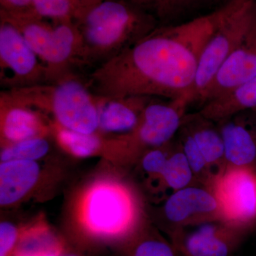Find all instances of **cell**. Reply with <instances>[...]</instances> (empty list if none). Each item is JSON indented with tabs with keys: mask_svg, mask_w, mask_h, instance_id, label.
Here are the masks:
<instances>
[{
	"mask_svg": "<svg viewBox=\"0 0 256 256\" xmlns=\"http://www.w3.org/2000/svg\"><path fill=\"white\" fill-rule=\"evenodd\" d=\"M256 20V0H242L216 28L198 60L190 105L197 104L217 72Z\"/></svg>",
	"mask_w": 256,
	"mask_h": 256,
	"instance_id": "5",
	"label": "cell"
},
{
	"mask_svg": "<svg viewBox=\"0 0 256 256\" xmlns=\"http://www.w3.org/2000/svg\"><path fill=\"white\" fill-rule=\"evenodd\" d=\"M33 0H0V11L14 12L28 11L32 10Z\"/></svg>",
	"mask_w": 256,
	"mask_h": 256,
	"instance_id": "26",
	"label": "cell"
},
{
	"mask_svg": "<svg viewBox=\"0 0 256 256\" xmlns=\"http://www.w3.org/2000/svg\"><path fill=\"white\" fill-rule=\"evenodd\" d=\"M76 24L85 64L97 66L160 25L154 14L130 0H102Z\"/></svg>",
	"mask_w": 256,
	"mask_h": 256,
	"instance_id": "2",
	"label": "cell"
},
{
	"mask_svg": "<svg viewBox=\"0 0 256 256\" xmlns=\"http://www.w3.org/2000/svg\"><path fill=\"white\" fill-rule=\"evenodd\" d=\"M256 77V20L198 100L200 107Z\"/></svg>",
	"mask_w": 256,
	"mask_h": 256,
	"instance_id": "13",
	"label": "cell"
},
{
	"mask_svg": "<svg viewBox=\"0 0 256 256\" xmlns=\"http://www.w3.org/2000/svg\"><path fill=\"white\" fill-rule=\"evenodd\" d=\"M217 3V0H166L158 21L160 25L183 23L190 15Z\"/></svg>",
	"mask_w": 256,
	"mask_h": 256,
	"instance_id": "21",
	"label": "cell"
},
{
	"mask_svg": "<svg viewBox=\"0 0 256 256\" xmlns=\"http://www.w3.org/2000/svg\"><path fill=\"white\" fill-rule=\"evenodd\" d=\"M190 227L192 230L182 229L172 237L174 247L186 256H233L249 234L222 220Z\"/></svg>",
	"mask_w": 256,
	"mask_h": 256,
	"instance_id": "11",
	"label": "cell"
},
{
	"mask_svg": "<svg viewBox=\"0 0 256 256\" xmlns=\"http://www.w3.org/2000/svg\"><path fill=\"white\" fill-rule=\"evenodd\" d=\"M57 139L64 148L78 156H88L94 154L100 148V138L92 134L76 132L62 128L57 132Z\"/></svg>",
	"mask_w": 256,
	"mask_h": 256,
	"instance_id": "23",
	"label": "cell"
},
{
	"mask_svg": "<svg viewBox=\"0 0 256 256\" xmlns=\"http://www.w3.org/2000/svg\"><path fill=\"white\" fill-rule=\"evenodd\" d=\"M190 106L188 97L164 100L154 98L143 110L128 141L152 148L170 144L178 134Z\"/></svg>",
	"mask_w": 256,
	"mask_h": 256,
	"instance_id": "10",
	"label": "cell"
},
{
	"mask_svg": "<svg viewBox=\"0 0 256 256\" xmlns=\"http://www.w3.org/2000/svg\"><path fill=\"white\" fill-rule=\"evenodd\" d=\"M176 136L195 176H202L212 166H224L223 140L214 121L198 111L186 114Z\"/></svg>",
	"mask_w": 256,
	"mask_h": 256,
	"instance_id": "9",
	"label": "cell"
},
{
	"mask_svg": "<svg viewBox=\"0 0 256 256\" xmlns=\"http://www.w3.org/2000/svg\"><path fill=\"white\" fill-rule=\"evenodd\" d=\"M50 149V144L46 140L34 138L26 140L13 143L11 146L5 148L1 153L2 162L14 160H34L40 159L46 154Z\"/></svg>",
	"mask_w": 256,
	"mask_h": 256,
	"instance_id": "24",
	"label": "cell"
},
{
	"mask_svg": "<svg viewBox=\"0 0 256 256\" xmlns=\"http://www.w3.org/2000/svg\"><path fill=\"white\" fill-rule=\"evenodd\" d=\"M220 20L215 10L178 24H160L96 66L88 78L90 90L104 98L188 97L190 102L198 58Z\"/></svg>",
	"mask_w": 256,
	"mask_h": 256,
	"instance_id": "1",
	"label": "cell"
},
{
	"mask_svg": "<svg viewBox=\"0 0 256 256\" xmlns=\"http://www.w3.org/2000/svg\"><path fill=\"white\" fill-rule=\"evenodd\" d=\"M124 256H178V252L172 242L151 234L134 238Z\"/></svg>",
	"mask_w": 256,
	"mask_h": 256,
	"instance_id": "22",
	"label": "cell"
},
{
	"mask_svg": "<svg viewBox=\"0 0 256 256\" xmlns=\"http://www.w3.org/2000/svg\"><path fill=\"white\" fill-rule=\"evenodd\" d=\"M2 133L10 142L16 143L37 138L44 127L37 114L28 106L16 102L6 95L1 94Z\"/></svg>",
	"mask_w": 256,
	"mask_h": 256,
	"instance_id": "16",
	"label": "cell"
},
{
	"mask_svg": "<svg viewBox=\"0 0 256 256\" xmlns=\"http://www.w3.org/2000/svg\"><path fill=\"white\" fill-rule=\"evenodd\" d=\"M102 0H33L32 10L40 18L78 23Z\"/></svg>",
	"mask_w": 256,
	"mask_h": 256,
	"instance_id": "19",
	"label": "cell"
},
{
	"mask_svg": "<svg viewBox=\"0 0 256 256\" xmlns=\"http://www.w3.org/2000/svg\"><path fill=\"white\" fill-rule=\"evenodd\" d=\"M255 109L256 77L204 104L198 112L204 117L217 122L239 112Z\"/></svg>",
	"mask_w": 256,
	"mask_h": 256,
	"instance_id": "18",
	"label": "cell"
},
{
	"mask_svg": "<svg viewBox=\"0 0 256 256\" xmlns=\"http://www.w3.org/2000/svg\"><path fill=\"white\" fill-rule=\"evenodd\" d=\"M224 222L250 233L256 226V170L224 166L210 178Z\"/></svg>",
	"mask_w": 256,
	"mask_h": 256,
	"instance_id": "7",
	"label": "cell"
},
{
	"mask_svg": "<svg viewBox=\"0 0 256 256\" xmlns=\"http://www.w3.org/2000/svg\"><path fill=\"white\" fill-rule=\"evenodd\" d=\"M4 92L28 107L50 110L62 127L70 130L92 134L99 128L98 97L88 82L73 73L54 82L8 89Z\"/></svg>",
	"mask_w": 256,
	"mask_h": 256,
	"instance_id": "3",
	"label": "cell"
},
{
	"mask_svg": "<svg viewBox=\"0 0 256 256\" xmlns=\"http://www.w3.org/2000/svg\"><path fill=\"white\" fill-rule=\"evenodd\" d=\"M134 216L136 206L130 194L117 184H98L90 188L84 200V225L96 236H126L132 232Z\"/></svg>",
	"mask_w": 256,
	"mask_h": 256,
	"instance_id": "6",
	"label": "cell"
},
{
	"mask_svg": "<svg viewBox=\"0 0 256 256\" xmlns=\"http://www.w3.org/2000/svg\"><path fill=\"white\" fill-rule=\"evenodd\" d=\"M0 18L18 28L32 50L46 66L48 82L72 74L74 66H85L84 42L74 21L47 22L32 10L0 11Z\"/></svg>",
	"mask_w": 256,
	"mask_h": 256,
	"instance_id": "4",
	"label": "cell"
},
{
	"mask_svg": "<svg viewBox=\"0 0 256 256\" xmlns=\"http://www.w3.org/2000/svg\"><path fill=\"white\" fill-rule=\"evenodd\" d=\"M164 146L152 148L144 156L142 166L146 172L162 176L170 154L163 150Z\"/></svg>",
	"mask_w": 256,
	"mask_h": 256,
	"instance_id": "25",
	"label": "cell"
},
{
	"mask_svg": "<svg viewBox=\"0 0 256 256\" xmlns=\"http://www.w3.org/2000/svg\"><path fill=\"white\" fill-rule=\"evenodd\" d=\"M164 212L172 226V237L188 227L210 220H224L220 204L210 188L188 186L174 192L165 202Z\"/></svg>",
	"mask_w": 256,
	"mask_h": 256,
	"instance_id": "12",
	"label": "cell"
},
{
	"mask_svg": "<svg viewBox=\"0 0 256 256\" xmlns=\"http://www.w3.org/2000/svg\"><path fill=\"white\" fill-rule=\"evenodd\" d=\"M217 2L220 3V4H224L225 2H224V0H217Z\"/></svg>",
	"mask_w": 256,
	"mask_h": 256,
	"instance_id": "29",
	"label": "cell"
},
{
	"mask_svg": "<svg viewBox=\"0 0 256 256\" xmlns=\"http://www.w3.org/2000/svg\"><path fill=\"white\" fill-rule=\"evenodd\" d=\"M176 250H178V249H176ZM178 256H186L184 255V254H183L182 252H180V250H178Z\"/></svg>",
	"mask_w": 256,
	"mask_h": 256,
	"instance_id": "28",
	"label": "cell"
},
{
	"mask_svg": "<svg viewBox=\"0 0 256 256\" xmlns=\"http://www.w3.org/2000/svg\"><path fill=\"white\" fill-rule=\"evenodd\" d=\"M152 98H154L98 97L99 128L105 132H132L138 126L144 108Z\"/></svg>",
	"mask_w": 256,
	"mask_h": 256,
	"instance_id": "15",
	"label": "cell"
},
{
	"mask_svg": "<svg viewBox=\"0 0 256 256\" xmlns=\"http://www.w3.org/2000/svg\"><path fill=\"white\" fill-rule=\"evenodd\" d=\"M134 4L141 6L154 15L158 20V16L162 10L166 0H130Z\"/></svg>",
	"mask_w": 256,
	"mask_h": 256,
	"instance_id": "27",
	"label": "cell"
},
{
	"mask_svg": "<svg viewBox=\"0 0 256 256\" xmlns=\"http://www.w3.org/2000/svg\"><path fill=\"white\" fill-rule=\"evenodd\" d=\"M224 148V166L256 170V109L216 122Z\"/></svg>",
	"mask_w": 256,
	"mask_h": 256,
	"instance_id": "14",
	"label": "cell"
},
{
	"mask_svg": "<svg viewBox=\"0 0 256 256\" xmlns=\"http://www.w3.org/2000/svg\"><path fill=\"white\" fill-rule=\"evenodd\" d=\"M226 1H228V0H224V2H226Z\"/></svg>",
	"mask_w": 256,
	"mask_h": 256,
	"instance_id": "30",
	"label": "cell"
},
{
	"mask_svg": "<svg viewBox=\"0 0 256 256\" xmlns=\"http://www.w3.org/2000/svg\"><path fill=\"white\" fill-rule=\"evenodd\" d=\"M40 168L35 162L14 160L0 165V204L2 206L22 198L38 178Z\"/></svg>",
	"mask_w": 256,
	"mask_h": 256,
	"instance_id": "17",
	"label": "cell"
},
{
	"mask_svg": "<svg viewBox=\"0 0 256 256\" xmlns=\"http://www.w3.org/2000/svg\"><path fill=\"white\" fill-rule=\"evenodd\" d=\"M1 82L9 89L48 82V70L18 28L0 23Z\"/></svg>",
	"mask_w": 256,
	"mask_h": 256,
	"instance_id": "8",
	"label": "cell"
},
{
	"mask_svg": "<svg viewBox=\"0 0 256 256\" xmlns=\"http://www.w3.org/2000/svg\"><path fill=\"white\" fill-rule=\"evenodd\" d=\"M194 173L178 143L174 144V151L169 154L161 178L168 188L178 191L188 188L193 181Z\"/></svg>",
	"mask_w": 256,
	"mask_h": 256,
	"instance_id": "20",
	"label": "cell"
}]
</instances>
